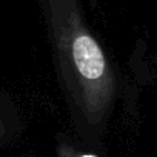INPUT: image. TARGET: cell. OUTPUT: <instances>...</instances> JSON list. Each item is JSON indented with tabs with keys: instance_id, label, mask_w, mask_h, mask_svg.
<instances>
[{
	"instance_id": "obj_1",
	"label": "cell",
	"mask_w": 157,
	"mask_h": 157,
	"mask_svg": "<svg viewBox=\"0 0 157 157\" xmlns=\"http://www.w3.org/2000/svg\"><path fill=\"white\" fill-rule=\"evenodd\" d=\"M39 3L71 125L85 146L102 151L117 99L111 59L90 29L78 0Z\"/></svg>"
},
{
	"instance_id": "obj_2",
	"label": "cell",
	"mask_w": 157,
	"mask_h": 157,
	"mask_svg": "<svg viewBox=\"0 0 157 157\" xmlns=\"http://www.w3.org/2000/svg\"><path fill=\"white\" fill-rule=\"evenodd\" d=\"M23 128L20 109L14 99L0 91V148L14 142Z\"/></svg>"
}]
</instances>
